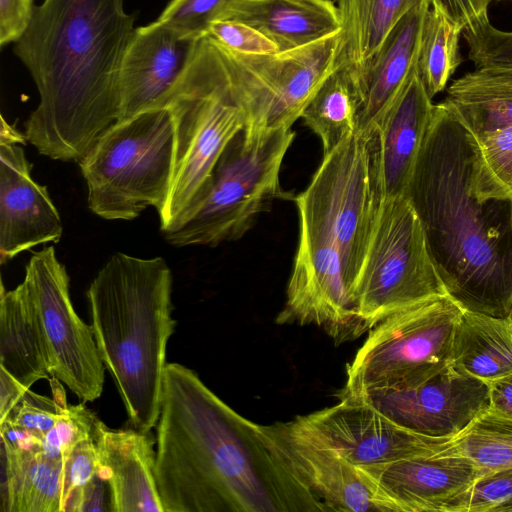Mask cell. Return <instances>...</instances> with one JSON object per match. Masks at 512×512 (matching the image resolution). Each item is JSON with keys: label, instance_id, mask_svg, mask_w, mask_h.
Returning <instances> with one entry per match:
<instances>
[{"label": "cell", "instance_id": "1", "mask_svg": "<svg viewBox=\"0 0 512 512\" xmlns=\"http://www.w3.org/2000/svg\"><path fill=\"white\" fill-rule=\"evenodd\" d=\"M155 480L164 512H316L321 502L192 369L167 363Z\"/></svg>", "mask_w": 512, "mask_h": 512}, {"label": "cell", "instance_id": "2", "mask_svg": "<svg viewBox=\"0 0 512 512\" xmlns=\"http://www.w3.org/2000/svg\"><path fill=\"white\" fill-rule=\"evenodd\" d=\"M124 0H43L14 43L39 103L25 136L37 151L79 162L119 119L121 61L135 30Z\"/></svg>", "mask_w": 512, "mask_h": 512}, {"label": "cell", "instance_id": "3", "mask_svg": "<svg viewBox=\"0 0 512 512\" xmlns=\"http://www.w3.org/2000/svg\"><path fill=\"white\" fill-rule=\"evenodd\" d=\"M472 155L463 127L435 105L405 197L448 296L463 310L512 318V203L476 198Z\"/></svg>", "mask_w": 512, "mask_h": 512}, {"label": "cell", "instance_id": "4", "mask_svg": "<svg viewBox=\"0 0 512 512\" xmlns=\"http://www.w3.org/2000/svg\"><path fill=\"white\" fill-rule=\"evenodd\" d=\"M172 273L161 257L115 253L87 291L94 338L131 427L157 424L166 350L175 332Z\"/></svg>", "mask_w": 512, "mask_h": 512}, {"label": "cell", "instance_id": "5", "mask_svg": "<svg viewBox=\"0 0 512 512\" xmlns=\"http://www.w3.org/2000/svg\"><path fill=\"white\" fill-rule=\"evenodd\" d=\"M153 106L166 107L174 127L171 182L158 213L161 231L169 233L179 229L199 210L221 153L244 128L220 48L214 40L205 36L198 41L180 79Z\"/></svg>", "mask_w": 512, "mask_h": 512}, {"label": "cell", "instance_id": "6", "mask_svg": "<svg viewBox=\"0 0 512 512\" xmlns=\"http://www.w3.org/2000/svg\"><path fill=\"white\" fill-rule=\"evenodd\" d=\"M173 158L174 127L166 107L153 106L115 123L78 162L89 209L106 220H133L149 206L159 213Z\"/></svg>", "mask_w": 512, "mask_h": 512}, {"label": "cell", "instance_id": "7", "mask_svg": "<svg viewBox=\"0 0 512 512\" xmlns=\"http://www.w3.org/2000/svg\"><path fill=\"white\" fill-rule=\"evenodd\" d=\"M295 137L283 128L247 142L243 129L226 145L199 210L179 229L165 233L173 246H217L240 239L279 199L292 198L280 185V169Z\"/></svg>", "mask_w": 512, "mask_h": 512}, {"label": "cell", "instance_id": "8", "mask_svg": "<svg viewBox=\"0 0 512 512\" xmlns=\"http://www.w3.org/2000/svg\"><path fill=\"white\" fill-rule=\"evenodd\" d=\"M294 200L299 224L316 231L338 249L355 300L384 201L374 186L362 136L354 133L323 154L310 184Z\"/></svg>", "mask_w": 512, "mask_h": 512}, {"label": "cell", "instance_id": "9", "mask_svg": "<svg viewBox=\"0 0 512 512\" xmlns=\"http://www.w3.org/2000/svg\"><path fill=\"white\" fill-rule=\"evenodd\" d=\"M339 32L289 51L243 54L218 44L247 142L292 128L323 80L332 72ZM213 40V39H212Z\"/></svg>", "mask_w": 512, "mask_h": 512}, {"label": "cell", "instance_id": "10", "mask_svg": "<svg viewBox=\"0 0 512 512\" xmlns=\"http://www.w3.org/2000/svg\"><path fill=\"white\" fill-rule=\"evenodd\" d=\"M441 295L448 294L414 207L405 196L384 199L355 290L363 331L398 311Z\"/></svg>", "mask_w": 512, "mask_h": 512}, {"label": "cell", "instance_id": "11", "mask_svg": "<svg viewBox=\"0 0 512 512\" xmlns=\"http://www.w3.org/2000/svg\"><path fill=\"white\" fill-rule=\"evenodd\" d=\"M462 312L451 297L441 295L379 322L347 364L339 399L416 377L448 362Z\"/></svg>", "mask_w": 512, "mask_h": 512}, {"label": "cell", "instance_id": "12", "mask_svg": "<svg viewBox=\"0 0 512 512\" xmlns=\"http://www.w3.org/2000/svg\"><path fill=\"white\" fill-rule=\"evenodd\" d=\"M24 281L43 331L51 376L63 382L84 403L93 402L103 391L105 366L92 326L73 307L69 277L53 246L32 254Z\"/></svg>", "mask_w": 512, "mask_h": 512}, {"label": "cell", "instance_id": "13", "mask_svg": "<svg viewBox=\"0 0 512 512\" xmlns=\"http://www.w3.org/2000/svg\"><path fill=\"white\" fill-rule=\"evenodd\" d=\"M258 428L271 453L321 502L325 511H393L372 478L301 416L270 425L258 424Z\"/></svg>", "mask_w": 512, "mask_h": 512}, {"label": "cell", "instance_id": "14", "mask_svg": "<svg viewBox=\"0 0 512 512\" xmlns=\"http://www.w3.org/2000/svg\"><path fill=\"white\" fill-rule=\"evenodd\" d=\"M346 398L371 405L415 432L451 438L489 406V388L448 361L416 377Z\"/></svg>", "mask_w": 512, "mask_h": 512}, {"label": "cell", "instance_id": "15", "mask_svg": "<svg viewBox=\"0 0 512 512\" xmlns=\"http://www.w3.org/2000/svg\"><path fill=\"white\" fill-rule=\"evenodd\" d=\"M286 296L278 323L313 324L336 341L364 332L338 249L303 224Z\"/></svg>", "mask_w": 512, "mask_h": 512}, {"label": "cell", "instance_id": "16", "mask_svg": "<svg viewBox=\"0 0 512 512\" xmlns=\"http://www.w3.org/2000/svg\"><path fill=\"white\" fill-rule=\"evenodd\" d=\"M301 417L356 465L431 456L450 439L410 430L371 405L350 398L339 399L333 406Z\"/></svg>", "mask_w": 512, "mask_h": 512}, {"label": "cell", "instance_id": "17", "mask_svg": "<svg viewBox=\"0 0 512 512\" xmlns=\"http://www.w3.org/2000/svg\"><path fill=\"white\" fill-rule=\"evenodd\" d=\"M434 106L416 65L388 109L360 134L374 186L383 200L406 196Z\"/></svg>", "mask_w": 512, "mask_h": 512}, {"label": "cell", "instance_id": "18", "mask_svg": "<svg viewBox=\"0 0 512 512\" xmlns=\"http://www.w3.org/2000/svg\"><path fill=\"white\" fill-rule=\"evenodd\" d=\"M357 466L378 485L394 512H460L474 482L484 475L471 461L454 455Z\"/></svg>", "mask_w": 512, "mask_h": 512}, {"label": "cell", "instance_id": "19", "mask_svg": "<svg viewBox=\"0 0 512 512\" xmlns=\"http://www.w3.org/2000/svg\"><path fill=\"white\" fill-rule=\"evenodd\" d=\"M199 40L158 20L135 28L120 66L118 122L149 109L173 88Z\"/></svg>", "mask_w": 512, "mask_h": 512}, {"label": "cell", "instance_id": "20", "mask_svg": "<svg viewBox=\"0 0 512 512\" xmlns=\"http://www.w3.org/2000/svg\"><path fill=\"white\" fill-rule=\"evenodd\" d=\"M22 144L0 142V263L58 242L63 225L45 186L31 176Z\"/></svg>", "mask_w": 512, "mask_h": 512}, {"label": "cell", "instance_id": "21", "mask_svg": "<svg viewBox=\"0 0 512 512\" xmlns=\"http://www.w3.org/2000/svg\"><path fill=\"white\" fill-rule=\"evenodd\" d=\"M97 475L109 489V511L164 512L155 480L156 439L133 427L111 429L96 419Z\"/></svg>", "mask_w": 512, "mask_h": 512}, {"label": "cell", "instance_id": "22", "mask_svg": "<svg viewBox=\"0 0 512 512\" xmlns=\"http://www.w3.org/2000/svg\"><path fill=\"white\" fill-rule=\"evenodd\" d=\"M424 0H337L341 27L332 71L344 74L357 99L386 39Z\"/></svg>", "mask_w": 512, "mask_h": 512}, {"label": "cell", "instance_id": "23", "mask_svg": "<svg viewBox=\"0 0 512 512\" xmlns=\"http://www.w3.org/2000/svg\"><path fill=\"white\" fill-rule=\"evenodd\" d=\"M220 20L248 24L280 52L319 41L341 27L337 5L331 0H230Z\"/></svg>", "mask_w": 512, "mask_h": 512}, {"label": "cell", "instance_id": "24", "mask_svg": "<svg viewBox=\"0 0 512 512\" xmlns=\"http://www.w3.org/2000/svg\"><path fill=\"white\" fill-rule=\"evenodd\" d=\"M431 0L411 9L386 39L358 96L356 134L366 132L397 97L418 62L423 23Z\"/></svg>", "mask_w": 512, "mask_h": 512}, {"label": "cell", "instance_id": "25", "mask_svg": "<svg viewBox=\"0 0 512 512\" xmlns=\"http://www.w3.org/2000/svg\"><path fill=\"white\" fill-rule=\"evenodd\" d=\"M65 464L1 438L0 512L65 511Z\"/></svg>", "mask_w": 512, "mask_h": 512}, {"label": "cell", "instance_id": "26", "mask_svg": "<svg viewBox=\"0 0 512 512\" xmlns=\"http://www.w3.org/2000/svg\"><path fill=\"white\" fill-rule=\"evenodd\" d=\"M0 367L27 388L51 376L43 331L25 281L9 291L1 283Z\"/></svg>", "mask_w": 512, "mask_h": 512}, {"label": "cell", "instance_id": "27", "mask_svg": "<svg viewBox=\"0 0 512 512\" xmlns=\"http://www.w3.org/2000/svg\"><path fill=\"white\" fill-rule=\"evenodd\" d=\"M442 103L470 139L512 126V67H476L448 87Z\"/></svg>", "mask_w": 512, "mask_h": 512}, {"label": "cell", "instance_id": "28", "mask_svg": "<svg viewBox=\"0 0 512 512\" xmlns=\"http://www.w3.org/2000/svg\"><path fill=\"white\" fill-rule=\"evenodd\" d=\"M449 361L459 372L486 383L512 374V318L463 310Z\"/></svg>", "mask_w": 512, "mask_h": 512}, {"label": "cell", "instance_id": "29", "mask_svg": "<svg viewBox=\"0 0 512 512\" xmlns=\"http://www.w3.org/2000/svg\"><path fill=\"white\" fill-rule=\"evenodd\" d=\"M434 455L460 456L484 474L512 467V417L487 407Z\"/></svg>", "mask_w": 512, "mask_h": 512}, {"label": "cell", "instance_id": "30", "mask_svg": "<svg viewBox=\"0 0 512 512\" xmlns=\"http://www.w3.org/2000/svg\"><path fill=\"white\" fill-rule=\"evenodd\" d=\"M357 99L348 79L332 71L305 106L301 118L315 133L324 154L356 133Z\"/></svg>", "mask_w": 512, "mask_h": 512}, {"label": "cell", "instance_id": "31", "mask_svg": "<svg viewBox=\"0 0 512 512\" xmlns=\"http://www.w3.org/2000/svg\"><path fill=\"white\" fill-rule=\"evenodd\" d=\"M462 31L438 8L426 13L418 55V72L428 95L444 90L462 62L459 39Z\"/></svg>", "mask_w": 512, "mask_h": 512}, {"label": "cell", "instance_id": "32", "mask_svg": "<svg viewBox=\"0 0 512 512\" xmlns=\"http://www.w3.org/2000/svg\"><path fill=\"white\" fill-rule=\"evenodd\" d=\"M472 147V191L481 202L512 203V126L477 139Z\"/></svg>", "mask_w": 512, "mask_h": 512}, {"label": "cell", "instance_id": "33", "mask_svg": "<svg viewBox=\"0 0 512 512\" xmlns=\"http://www.w3.org/2000/svg\"><path fill=\"white\" fill-rule=\"evenodd\" d=\"M230 0H170L160 16L161 23L194 39L207 36L219 21Z\"/></svg>", "mask_w": 512, "mask_h": 512}, {"label": "cell", "instance_id": "34", "mask_svg": "<svg viewBox=\"0 0 512 512\" xmlns=\"http://www.w3.org/2000/svg\"><path fill=\"white\" fill-rule=\"evenodd\" d=\"M96 415L84 403L69 405L56 425L41 439L43 453L67 461L74 446L92 435Z\"/></svg>", "mask_w": 512, "mask_h": 512}, {"label": "cell", "instance_id": "35", "mask_svg": "<svg viewBox=\"0 0 512 512\" xmlns=\"http://www.w3.org/2000/svg\"><path fill=\"white\" fill-rule=\"evenodd\" d=\"M460 512H512V467L480 476L465 496Z\"/></svg>", "mask_w": 512, "mask_h": 512}, {"label": "cell", "instance_id": "36", "mask_svg": "<svg viewBox=\"0 0 512 512\" xmlns=\"http://www.w3.org/2000/svg\"><path fill=\"white\" fill-rule=\"evenodd\" d=\"M68 406L67 403H56L53 398H47L28 389L3 422L42 439L56 425Z\"/></svg>", "mask_w": 512, "mask_h": 512}, {"label": "cell", "instance_id": "37", "mask_svg": "<svg viewBox=\"0 0 512 512\" xmlns=\"http://www.w3.org/2000/svg\"><path fill=\"white\" fill-rule=\"evenodd\" d=\"M97 472L96 444L90 435L74 446L65 464V511L79 512L83 492Z\"/></svg>", "mask_w": 512, "mask_h": 512}, {"label": "cell", "instance_id": "38", "mask_svg": "<svg viewBox=\"0 0 512 512\" xmlns=\"http://www.w3.org/2000/svg\"><path fill=\"white\" fill-rule=\"evenodd\" d=\"M207 36L223 47L243 54L268 55L280 52L277 45L260 31L237 20L214 22Z\"/></svg>", "mask_w": 512, "mask_h": 512}, {"label": "cell", "instance_id": "39", "mask_svg": "<svg viewBox=\"0 0 512 512\" xmlns=\"http://www.w3.org/2000/svg\"><path fill=\"white\" fill-rule=\"evenodd\" d=\"M34 0H0V46L17 42L33 15Z\"/></svg>", "mask_w": 512, "mask_h": 512}, {"label": "cell", "instance_id": "40", "mask_svg": "<svg viewBox=\"0 0 512 512\" xmlns=\"http://www.w3.org/2000/svg\"><path fill=\"white\" fill-rule=\"evenodd\" d=\"M491 0H431L462 32L475 29L489 21Z\"/></svg>", "mask_w": 512, "mask_h": 512}, {"label": "cell", "instance_id": "41", "mask_svg": "<svg viewBox=\"0 0 512 512\" xmlns=\"http://www.w3.org/2000/svg\"><path fill=\"white\" fill-rule=\"evenodd\" d=\"M30 389L21 384L9 372L0 367V423Z\"/></svg>", "mask_w": 512, "mask_h": 512}, {"label": "cell", "instance_id": "42", "mask_svg": "<svg viewBox=\"0 0 512 512\" xmlns=\"http://www.w3.org/2000/svg\"><path fill=\"white\" fill-rule=\"evenodd\" d=\"M489 408L512 417V374L487 383Z\"/></svg>", "mask_w": 512, "mask_h": 512}, {"label": "cell", "instance_id": "43", "mask_svg": "<svg viewBox=\"0 0 512 512\" xmlns=\"http://www.w3.org/2000/svg\"><path fill=\"white\" fill-rule=\"evenodd\" d=\"M105 483L98 475L85 488L79 508L83 511H106L109 509L105 504Z\"/></svg>", "mask_w": 512, "mask_h": 512}, {"label": "cell", "instance_id": "44", "mask_svg": "<svg viewBox=\"0 0 512 512\" xmlns=\"http://www.w3.org/2000/svg\"><path fill=\"white\" fill-rule=\"evenodd\" d=\"M26 136L17 131L13 126L9 125L3 116H1V132L0 142H11L25 144Z\"/></svg>", "mask_w": 512, "mask_h": 512}, {"label": "cell", "instance_id": "45", "mask_svg": "<svg viewBox=\"0 0 512 512\" xmlns=\"http://www.w3.org/2000/svg\"><path fill=\"white\" fill-rule=\"evenodd\" d=\"M512 1V0H511Z\"/></svg>", "mask_w": 512, "mask_h": 512}]
</instances>
